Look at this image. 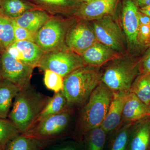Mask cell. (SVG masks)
<instances>
[{
    "label": "cell",
    "mask_w": 150,
    "mask_h": 150,
    "mask_svg": "<svg viewBox=\"0 0 150 150\" xmlns=\"http://www.w3.org/2000/svg\"><path fill=\"white\" fill-rule=\"evenodd\" d=\"M82 1H83L86 3H89L95 1L96 0H82Z\"/></svg>",
    "instance_id": "obj_37"
},
{
    "label": "cell",
    "mask_w": 150,
    "mask_h": 150,
    "mask_svg": "<svg viewBox=\"0 0 150 150\" xmlns=\"http://www.w3.org/2000/svg\"><path fill=\"white\" fill-rule=\"evenodd\" d=\"M85 66L86 65L81 56L65 48L45 53L38 67L42 71H53L64 78Z\"/></svg>",
    "instance_id": "obj_7"
},
{
    "label": "cell",
    "mask_w": 150,
    "mask_h": 150,
    "mask_svg": "<svg viewBox=\"0 0 150 150\" xmlns=\"http://www.w3.org/2000/svg\"><path fill=\"white\" fill-rule=\"evenodd\" d=\"M118 0H96L85 3L76 11V16L83 20H91L106 16L114 10Z\"/></svg>",
    "instance_id": "obj_14"
},
{
    "label": "cell",
    "mask_w": 150,
    "mask_h": 150,
    "mask_svg": "<svg viewBox=\"0 0 150 150\" xmlns=\"http://www.w3.org/2000/svg\"><path fill=\"white\" fill-rule=\"evenodd\" d=\"M21 89L11 81L4 79L0 83V117L6 118L13 100Z\"/></svg>",
    "instance_id": "obj_19"
},
{
    "label": "cell",
    "mask_w": 150,
    "mask_h": 150,
    "mask_svg": "<svg viewBox=\"0 0 150 150\" xmlns=\"http://www.w3.org/2000/svg\"><path fill=\"white\" fill-rule=\"evenodd\" d=\"M130 92L112 93L109 109L100 126L107 134L113 132L121 125L124 104Z\"/></svg>",
    "instance_id": "obj_13"
},
{
    "label": "cell",
    "mask_w": 150,
    "mask_h": 150,
    "mask_svg": "<svg viewBox=\"0 0 150 150\" xmlns=\"http://www.w3.org/2000/svg\"><path fill=\"white\" fill-rule=\"evenodd\" d=\"M11 19L13 25L16 41L28 40L35 43L36 33L30 32L25 28L19 26L13 19L11 18Z\"/></svg>",
    "instance_id": "obj_31"
},
{
    "label": "cell",
    "mask_w": 150,
    "mask_h": 150,
    "mask_svg": "<svg viewBox=\"0 0 150 150\" xmlns=\"http://www.w3.org/2000/svg\"><path fill=\"white\" fill-rule=\"evenodd\" d=\"M106 135L101 126L89 131L84 136L86 150H104Z\"/></svg>",
    "instance_id": "obj_25"
},
{
    "label": "cell",
    "mask_w": 150,
    "mask_h": 150,
    "mask_svg": "<svg viewBox=\"0 0 150 150\" xmlns=\"http://www.w3.org/2000/svg\"><path fill=\"white\" fill-rule=\"evenodd\" d=\"M144 69L146 72L150 73V52L143 63Z\"/></svg>",
    "instance_id": "obj_32"
},
{
    "label": "cell",
    "mask_w": 150,
    "mask_h": 150,
    "mask_svg": "<svg viewBox=\"0 0 150 150\" xmlns=\"http://www.w3.org/2000/svg\"><path fill=\"white\" fill-rule=\"evenodd\" d=\"M4 79L2 74V69L1 63V54H0V83Z\"/></svg>",
    "instance_id": "obj_36"
},
{
    "label": "cell",
    "mask_w": 150,
    "mask_h": 150,
    "mask_svg": "<svg viewBox=\"0 0 150 150\" xmlns=\"http://www.w3.org/2000/svg\"><path fill=\"white\" fill-rule=\"evenodd\" d=\"M150 116V107L146 105L135 94L130 92L123 108L122 123L132 122Z\"/></svg>",
    "instance_id": "obj_15"
},
{
    "label": "cell",
    "mask_w": 150,
    "mask_h": 150,
    "mask_svg": "<svg viewBox=\"0 0 150 150\" xmlns=\"http://www.w3.org/2000/svg\"><path fill=\"white\" fill-rule=\"evenodd\" d=\"M0 54L4 79L11 81L21 89L30 85L34 68L14 59L6 51Z\"/></svg>",
    "instance_id": "obj_9"
},
{
    "label": "cell",
    "mask_w": 150,
    "mask_h": 150,
    "mask_svg": "<svg viewBox=\"0 0 150 150\" xmlns=\"http://www.w3.org/2000/svg\"><path fill=\"white\" fill-rule=\"evenodd\" d=\"M93 31L100 42L116 52H122L125 41L121 28L110 17L105 16L93 22Z\"/></svg>",
    "instance_id": "obj_8"
},
{
    "label": "cell",
    "mask_w": 150,
    "mask_h": 150,
    "mask_svg": "<svg viewBox=\"0 0 150 150\" xmlns=\"http://www.w3.org/2000/svg\"><path fill=\"white\" fill-rule=\"evenodd\" d=\"M41 9L28 11L20 16L13 19L19 26L36 33L52 16Z\"/></svg>",
    "instance_id": "obj_17"
},
{
    "label": "cell",
    "mask_w": 150,
    "mask_h": 150,
    "mask_svg": "<svg viewBox=\"0 0 150 150\" xmlns=\"http://www.w3.org/2000/svg\"><path fill=\"white\" fill-rule=\"evenodd\" d=\"M140 11L143 14L150 17V5L142 8Z\"/></svg>",
    "instance_id": "obj_34"
},
{
    "label": "cell",
    "mask_w": 150,
    "mask_h": 150,
    "mask_svg": "<svg viewBox=\"0 0 150 150\" xmlns=\"http://www.w3.org/2000/svg\"><path fill=\"white\" fill-rule=\"evenodd\" d=\"M116 52L100 42L96 41L81 57L86 65L97 67L114 58Z\"/></svg>",
    "instance_id": "obj_16"
},
{
    "label": "cell",
    "mask_w": 150,
    "mask_h": 150,
    "mask_svg": "<svg viewBox=\"0 0 150 150\" xmlns=\"http://www.w3.org/2000/svg\"><path fill=\"white\" fill-rule=\"evenodd\" d=\"M21 134L18 128L8 118L0 117V146L5 150L11 140Z\"/></svg>",
    "instance_id": "obj_28"
},
{
    "label": "cell",
    "mask_w": 150,
    "mask_h": 150,
    "mask_svg": "<svg viewBox=\"0 0 150 150\" xmlns=\"http://www.w3.org/2000/svg\"><path fill=\"white\" fill-rule=\"evenodd\" d=\"M15 41L11 19L0 16V54L6 51Z\"/></svg>",
    "instance_id": "obj_24"
},
{
    "label": "cell",
    "mask_w": 150,
    "mask_h": 150,
    "mask_svg": "<svg viewBox=\"0 0 150 150\" xmlns=\"http://www.w3.org/2000/svg\"><path fill=\"white\" fill-rule=\"evenodd\" d=\"M74 108H71L45 118L33 125L22 134L40 141L60 136L66 132L71 125Z\"/></svg>",
    "instance_id": "obj_6"
},
{
    "label": "cell",
    "mask_w": 150,
    "mask_h": 150,
    "mask_svg": "<svg viewBox=\"0 0 150 150\" xmlns=\"http://www.w3.org/2000/svg\"><path fill=\"white\" fill-rule=\"evenodd\" d=\"M41 9L52 15L64 13L67 9L80 5L78 0H30Z\"/></svg>",
    "instance_id": "obj_22"
},
{
    "label": "cell",
    "mask_w": 150,
    "mask_h": 150,
    "mask_svg": "<svg viewBox=\"0 0 150 150\" xmlns=\"http://www.w3.org/2000/svg\"><path fill=\"white\" fill-rule=\"evenodd\" d=\"M127 150H150V116L133 123Z\"/></svg>",
    "instance_id": "obj_11"
},
{
    "label": "cell",
    "mask_w": 150,
    "mask_h": 150,
    "mask_svg": "<svg viewBox=\"0 0 150 150\" xmlns=\"http://www.w3.org/2000/svg\"><path fill=\"white\" fill-rule=\"evenodd\" d=\"M138 74V65L132 60L117 59L103 73L101 81L113 93H129Z\"/></svg>",
    "instance_id": "obj_4"
},
{
    "label": "cell",
    "mask_w": 150,
    "mask_h": 150,
    "mask_svg": "<svg viewBox=\"0 0 150 150\" xmlns=\"http://www.w3.org/2000/svg\"><path fill=\"white\" fill-rule=\"evenodd\" d=\"M0 6L2 15L13 19L28 11L40 9L27 0H1Z\"/></svg>",
    "instance_id": "obj_21"
},
{
    "label": "cell",
    "mask_w": 150,
    "mask_h": 150,
    "mask_svg": "<svg viewBox=\"0 0 150 150\" xmlns=\"http://www.w3.org/2000/svg\"><path fill=\"white\" fill-rule=\"evenodd\" d=\"M2 15L1 13V6H0V16Z\"/></svg>",
    "instance_id": "obj_38"
},
{
    "label": "cell",
    "mask_w": 150,
    "mask_h": 150,
    "mask_svg": "<svg viewBox=\"0 0 150 150\" xmlns=\"http://www.w3.org/2000/svg\"><path fill=\"white\" fill-rule=\"evenodd\" d=\"M139 21L138 44L143 46L150 45V17L139 13Z\"/></svg>",
    "instance_id": "obj_29"
},
{
    "label": "cell",
    "mask_w": 150,
    "mask_h": 150,
    "mask_svg": "<svg viewBox=\"0 0 150 150\" xmlns=\"http://www.w3.org/2000/svg\"><path fill=\"white\" fill-rule=\"evenodd\" d=\"M71 108L73 107H71L68 104L62 91L54 93V96L50 97L47 104L37 116L32 126L45 118Z\"/></svg>",
    "instance_id": "obj_20"
},
{
    "label": "cell",
    "mask_w": 150,
    "mask_h": 150,
    "mask_svg": "<svg viewBox=\"0 0 150 150\" xmlns=\"http://www.w3.org/2000/svg\"><path fill=\"white\" fill-rule=\"evenodd\" d=\"M23 57V63L33 68L38 67L44 51L35 42L28 40L16 41L13 43Z\"/></svg>",
    "instance_id": "obj_18"
},
{
    "label": "cell",
    "mask_w": 150,
    "mask_h": 150,
    "mask_svg": "<svg viewBox=\"0 0 150 150\" xmlns=\"http://www.w3.org/2000/svg\"><path fill=\"white\" fill-rule=\"evenodd\" d=\"M50 98L31 85L21 89L14 99L8 118L21 134H24L32 126Z\"/></svg>",
    "instance_id": "obj_2"
},
{
    "label": "cell",
    "mask_w": 150,
    "mask_h": 150,
    "mask_svg": "<svg viewBox=\"0 0 150 150\" xmlns=\"http://www.w3.org/2000/svg\"><path fill=\"white\" fill-rule=\"evenodd\" d=\"M102 75L99 68L86 65L66 76L62 92L69 105L74 108L85 104L101 81Z\"/></svg>",
    "instance_id": "obj_1"
},
{
    "label": "cell",
    "mask_w": 150,
    "mask_h": 150,
    "mask_svg": "<svg viewBox=\"0 0 150 150\" xmlns=\"http://www.w3.org/2000/svg\"><path fill=\"white\" fill-rule=\"evenodd\" d=\"M137 97L146 105L150 107V77L145 75L135 81L131 89Z\"/></svg>",
    "instance_id": "obj_27"
},
{
    "label": "cell",
    "mask_w": 150,
    "mask_h": 150,
    "mask_svg": "<svg viewBox=\"0 0 150 150\" xmlns=\"http://www.w3.org/2000/svg\"><path fill=\"white\" fill-rule=\"evenodd\" d=\"M40 146V140L21 134L9 142L5 150H38Z\"/></svg>",
    "instance_id": "obj_26"
},
{
    "label": "cell",
    "mask_w": 150,
    "mask_h": 150,
    "mask_svg": "<svg viewBox=\"0 0 150 150\" xmlns=\"http://www.w3.org/2000/svg\"><path fill=\"white\" fill-rule=\"evenodd\" d=\"M44 72L43 81L46 87L54 93L62 91L64 86V78L50 70H45Z\"/></svg>",
    "instance_id": "obj_30"
},
{
    "label": "cell",
    "mask_w": 150,
    "mask_h": 150,
    "mask_svg": "<svg viewBox=\"0 0 150 150\" xmlns=\"http://www.w3.org/2000/svg\"><path fill=\"white\" fill-rule=\"evenodd\" d=\"M73 24L67 20L52 15L36 33L35 43L45 53L67 48L65 38Z\"/></svg>",
    "instance_id": "obj_5"
},
{
    "label": "cell",
    "mask_w": 150,
    "mask_h": 150,
    "mask_svg": "<svg viewBox=\"0 0 150 150\" xmlns=\"http://www.w3.org/2000/svg\"><path fill=\"white\" fill-rule=\"evenodd\" d=\"M132 122L122 123L115 130L109 144V150H127Z\"/></svg>",
    "instance_id": "obj_23"
},
{
    "label": "cell",
    "mask_w": 150,
    "mask_h": 150,
    "mask_svg": "<svg viewBox=\"0 0 150 150\" xmlns=\"http://www.w3.org/2000/svg\"></svg>",
    "instance_id": "obj_40"
},
{
    "label": "cell",
    "mask_w": 150,
    "mask_h": 150,
    "mask_svg": "<svg viewBox=\"0 0 150 150\" xmlns=\"http://www.w3.org/2000/svg\"><path fill=\"white\" fill-rule=\"evenodd\" d=\"M139 13L132 0L125 1L122 9V24L127 40L131 45L138 44L137 36L139 25Z\"/></svg>",
    "instance_id": "obj_12"
},
{
    "label": "cell",
    "mask_w": 150,
    "mask_h": 150,
    "mask_svg": "<svg viewBox=\"0 0 150 150\" xmlns=\"http://www.w3.org/2000/svg\"><path fill=\"white\" fill-rule=\"evenodd\" d=\"M0 150H4L1 147V146H0Z\"/></svg>",
    "instance_id": "obj_39"
},
{
    "label": "cell",
    "mask_w": 150,
    "mask_h": 150,
    "mask_svg": "<svg viewBox=\"0 0 150 150\" xmlns=\"http://www.w3.org/2000/svg\"><path fill=\"white\" fill-rule=\"evenodd\" d=\"M93 30L83 21L73 24L69 28L65 38V45L69 50L79 56L96 42Z\"/></svg>",
    "instance_id": "obj_10"
},
{
    "label": "cell",
    "mask_w": 150,
    "mask_h": 150,
    "mask_svg": "<svg viewBox=\"0 0 150 150\" xmlns=\"http://www.w3.org/2000/svg\"><path fill=\"white\" fill-rule=\"evenodd\" d=\"M137 4L142 8L150 5V0H136Z\"/></svg>",
    "instance_id": "obj_35"
},
{
    "label": "cell",
    "mask_w": 150,
    "mask_h": 150,
    "mask_svg": "<svg viewBox=\"0 0 150 150\" xmlns=\"http://www.w3.org/2000/svg\"><path fill=\"white\" fill-rule=\"evenodd\" d=\"M112 97V91L100 82L81 109L75 124L76 134L84 136L92 129L101 126Z\"/></svg>",
    "instance_id": "obj_3"
},
{
    "label": "cell",
    "mask_w": 150,
    "mask_h": 150,
    "mask_svg": "<svg viewBox=\"0 0 150 150\" xmlns=\"http://www.w3.org/2000/svg\"><path fill=\"white\" fill-rule=\"evenodd\" d=\"M54 150H79L77 148L72 145H65L61 146L54 149Z\"/></svg>",
    "instance_id": "obj_33"
}]
</instances>
